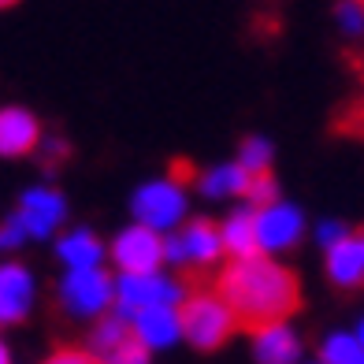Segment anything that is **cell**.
<instances>
[{
  "label": "cell",
  "mask_w": 364,
  "mask_h": 364,
  "mask_svg": "<svg viewBox=\"0 0 364 364\" xmlns=\"http://www.w3.org/2000/svg\"><path fill=\"white\" fill-rule=\"evenodd\" d=\"M216 297L227 305L235 327L257 338L275 327H287V320L301 312L297 275L268 257L230 260L216 279Z\"/></svg>",
  "instance_id": "obj_1"
},
{
  "label": "cell",
  "mask_w": 364,
  "mask_h": 364,
  "mask_svg": "<svg viewBox=\"0 0 364 364\" xmlns=\"http://www.w3.org/2000/svg\"><path fill=\"white\" fill-rule=\"evenodd\" d=\"M175 316H178V331L186 335V342L201 353L223 350V346L230 342V335L238 331L235 320H230V312H227V305L208 290H190L178 301Z\"/></svg>",
  "instance_id": "obj_2"
},
{
  "label": "cell",
  "mask_w": 364,
  "mask_h": 364,
  "mask_svg": "<svg viewBox=\"0 0 364 364\" xmlns=\"http://www.w3.org/2000/svg\"><path fill=\"white\" fill-rule=\"evenodd\" d=\"M90 353L101 364H145L149 360V346L138 335V323L123 316V312H108L97 320L93 335H90Z\"/></svg>",
  "instance_id": "obj_3"
},
{
  "label": "cell",
  "mask_w": 364,
  "mask_h": 364,
  "mask_svg": "<svg viewBox=\"0 0 364 364\" xmlns=\"http://www.w3.org/2000/svg\"><path fill=\"white\" fill-rule=\"evenodd\" d=\"M112 260L123 275H153L168 260V242L153 227H130L112 242Z\"/></svg>",
  "instance_id": "obj_4"
},
{
  "label": "cell",
  "mask_w": 364,
  "mask_h": 364,
  "mask_svg": "<svg viewBox=\"0 0 364 364\" xmlns=\"http://www.w3.org/2000/svg\"><path fill=\"white\" fill-rule=\"evenodd\" d=\"M186 290L175 279H156V275H123L115 287V301H119L123 316L127 312H149V309H171L175 301H182Z\"/></svg>",
  "instance_id": "obj_5"
},
{
  "label": "cell",
  "mask_w": 364,
  "mask_h": 364,
  "mask_svg": "<svg viewBox=\"0 0 364 364\" xmlns=\"http://www.w3.org/2000/svg\"><path fill=\"white\" fill-rule=\"evenodd\" d=\"M327 279L338 294H360L364 290V227H353L327 245Z\"/></svg>",
  "instance_id": "obj_6"
},
{
  "label": "cell",
  "mask_w": 364,
  "mask_h": 364,
  "mask_svg": "<svg viewBox=\"0 0 364 364\" xmlns=\"http://www.w3.org/2000/svg\"><path fill=\"white\" fill-rule=\"evenodd\" d=\"M115 297V287L112 279L101 272V268H82V272H71L68 279H63L60 287V301L68 305L71 312H101L108 309V301Z\"/></svg>",
  "instance_id": "obj_7"
},
{
  "label": "cell",
  "mask_w": 364,
  "mask_h": 364,
  "mask_svg": "<svg viewBox=\"0 0 364 364\" xmlns=\"http://www.w3.org/2000/svg\"><path fill=\"white\" fill-rule=\"evenodd\" d=\"M182 208H186V197L175 182H149L134 197V216L141 220V227L153 230H164L175 220H182Z\"/></svg>",
  "instance_id": "obj_8"
},
{
  "label": "cell",
  "mask_w": 364,
  "mask_h": 364,
  "mask_svg": "<svg viewBox=\"0 0 364 364\" xmlns=\"http://www.w3.org/2000/svg\"><path fill=\"white\" fill-rule=\"evenodd\" d=\"M41 149V123L26 108H0V156L19 160Z\"/></svg>",
  "instance_id": "obj_9"
},
{
  "label": "cell",
  "mask_w": 364,
  "mask_h": 364,
  "mask_svg": "<svg viewBox=\"0 0 364 364\" xmlns=\"http://www.w3.org/2000/svg\"><path fill=\"white\" fill-rule=\"evenodd\" d=\"M63 212H68V205H63V197L56 190H30L19 201V212H15V216L23 220L26 235L45 238V235H53V227L63 220Z\"/></svg>",
  "instance_id": "obj_10"
},
{
  "label": "cell",
  "mask_w": 364,
  "mask_h": 364,
  "mask_svg": "<svg viewBox=\"0 0 364 364\" xmlns=\"http://www.w3.org/2000/svg\"><path fill=\"white\" fill-rule=\"evenodd\" d=\"M257 230H260V250H290L301 238V216L290 205H268L257 212Z\"/></svg>",
  "instance_id": "obj_11"
},
{
  "label": "cell",
  "mask_w": 364,
  "mask_h": 364,
  "mask_svg": "<svg viewBox=\"0 0 364 364\" xmlns=\"http://www.w3.org/2000/svg\"><path fill=\"white\" fill-rule=\"evenodd\" d=\"M30 297H34V287H30L26 268L4 264L0 268V323H19L30 309Z\"/></svg>",
  "instance_id": "obj_12"
},
{
  "label": "cell",
  "mask_w": 364,
  "mask_h": 364,
  "mask_svg": "<svg viewBox=\"0 0 364 364\" xmlns=\"http://www.w3.org/2000/svg\"><path fill=\"white\" fill-rule=\"evenodd\" d=\"M223 253L230 260H245V257H260V230H257V208H242L227 220L223 227Z\"/></svg>",
  "instance_id": "obj_13"
},
{
  "label": "cell",
  "mask_w": 364,
  "mask_h": 364,
  "mask_svg": "<svg viewBox=\"0 0 364 364\" xmlns=\"http://www.w3.org/2000/svg\"><path fill=\"white\" fill-rule=\"evenodd\" d=\"M138 323V335L145 338V346H171V338L178 335V316L171 309H149V312H138L134 316Z\"/></svg>",
  "instance_id": "obj_14"
},
{
  "label": "cell",
  "mask_w": 364,
  "mask_h": 364,
  "mask_svg": "<svg viewBox=\"0 0 364 364\" xmlns=\"http://www.w3.org/2000/svg\"><path fill=\"white\" fill-rule=\"evenodd\" d=\"M101 242H97L90 230H75L60 242V257L71 264V272H82V268H97V260H101Z\"/></svg>",
  "instance_id": "obj_15"
},
{
  "label": "cell",
  "mask_w": 364,
  "mask_h": 364,
  "mask_svg": "<svg viewBox=\"0 0 364 364\" xmlns=\"http://www.w3.org/2000/svg\"><path fill=\"white\" fill-rule=\"evenodd\" d=\"M201 190L212 193V197H227V193L245 197V190H250V171H245L242 164H223V168L201 175Z\"/></svg>",
  "instance_id": "obj_16"
},
{
  "label": "cell",
  "mask_w": 364,
  "mask_h": 364,
  "mask_svg": "<svg viewBox=\"0 0 364 364\" xmlns=\"http://www.w3.org/2000/svg\"><path fill=\"white\" fill-rule=\"evenodd\" d=\"M257 360L260 364H294L297 360V338L287 327H275L257 338Z\"/></svg>",
  "instance_id": "obj_17"
},
{
  "label": "cell",
  "mask_w": 364,
  "mask_h": 364,
  "mask_svg": "<svg viewBox=\"0 0 364 364\" xmlns=\"http://www.w3.org/2000/svg\"><path fill=\"white\" fill-rule=\"evenodd\" d=\"M320 364H364V346L350 335H331L320 350Z\"/></svg>",
  "instance_id": "obj_18"
},
{
  "label": "cell",
  "mask_w": 364,
  "mask_h": 364,
  "mask_svg": "<svg viewBox=\"0 0 364 364\" xmlns=\"http://www.w3.org/2000/svg\"><path fill=\"white\" fill-rule=\"evenodd\" d=\"M268 160H272V145L264 138H245L242 141V168L245 171H268Z\"/></svg>",
  "instance_id": "obj_19"
},
{
  "label": "cell",
  "mask_w": 364,
  "mask_h": 364,
  "mask_svg": "<svg viewBox=\"0 0 364 364\" xmlns=\"http://www.w3.org/2000/svg\"><path fill=\"white\" fill-rule=\"evenodd\" d=\"M168 182H175L178 190H186V186H193V182H201V171H197V164H193V160L175 156V160H171V168H168Z\"/></svg>",
  "instance_id": "obj_20"
},
{
  "label": "cell",
  "mask_w": 364,
  "mask_h": 364,
  "mask_svg": "<svg viewBox=\"0 0 364 364\" xmlns=\"http://www.w3.org/2000/svg\"><path fill=\"white\" fill-rule=\"evenodd\" d=\"M335 130H338V134H360L364 138V101L346 108L338 119H335Z\"/></svg>",
  "instance_id": "obj_21"
},
{
  "label": "cell",
  "mask_w": 364,
  "mask_h": 364,
  "mask_svg": "<svg viewBox=\"0 0 364 364\" xmlns=\"http://www.w3.org/2000/svg\"><path fill=\"white\" fill-rule=\"evenodd\" d=\"M45 364H101L90 350H75V346H60V350L48 357Z\"/></svg>",
  "instance_id": "obj_22"
},
{
  "label": "cell",
  "mask_w": 364,
  "mask_h": 364,
  "mask_svg": "<svg viewBox=\"0 0 364 364\" xmlns=\"http://www.w3.org/2000/svg\"><path fill=\"white\" fill-rule=\"evenodd\" d=\"M68 156H71V145L63 138H48L45 149H41V164H45V168H60Z\"/></svg>",
  "instance_id": "obj_23"
},
{
  "label": "cell",
  "mask_w": 364,
  "mask_h": 364,
  "mask_svg": "<svg viewBox=\"0 0 364 364\" xmlns=\"http://www.w3.org/2000/svg\"><path fill=\"white\" fill-rule=\"evenodd\" d=\"M338 19H342V26L346 30H353V34H357V30H364V11L357 8V0H338Z\"/></svg>",
  "instance_id": "obj_24"
},
{
  "label": "cell",
  "mask_w": 364,
  "mask_h": 364,
  "mask_svg": "<svg viewBox=\"0 0 364 364\" xmlns=\"http://www.w3.org/2000/svg\"><path fill=\"white\" fill-rule=\"evenodd\" d=\"M23 235H26L23 220H19V216H11L4 227H0V250H11V245H19V242H23Z\"/></svg>",
  "instance_id": "obj_25"
},
{
  "label": "cell",
  "mask_w": 364,
  "mask_h": 364,
  "mask_svg": "<svg viewBox=\"0 0 364 364\" xmlns=\"http://www.w3.org/2000/svg\"><path fill=\"white\" fill-rule=\"evenodd\" d=\"M342 235H346V227H342V223H327V227L320 230V242H323V245H335Z\"/></svg>",
  "instance_id": "obj_26"
},
{
  "label": "cell",
  "mask_w": 364,
  "mask_h": 364,
  "mask_svg": "<svg viewBox=\"0 0 364 364\" xmlns=\"http://www.w3.org/2000/svg\"><path fill=\"white\" fill-rule=\"evenodd\" d=\"M353 68H357V78L364 82V56H353Z\"/></svg>",
  "instance_id": "obj_27"
},
{
  "label": "cell",
  "mask_w": 364,
  "mask_h": 364,
  "mask_svg": "<svg viewBox=\"0 0 364 364\" xmlns=\"http://www.w3.org/2000/svg\"><path fill=\"white\" fill-rule=\"evenodd\" d=\"M0 364H11V357H8V350L0 346Z\"/></svg>",
  "instance_id": "obj_28"
},
{
  "label": "cell",
  "mask_w": 364,
  "mask_h": 364,
  "mask_svg": "<svg viewBox=\"0 0 364 364\" xmlns=\"http://www.w3.org/2000/svg\"><path fill=\"white\" fill-rule=\"evenodd\" d=\"M15 4H19V0H0V11H4V8H15Z\"/></svg>",
  "instance_id": "obj_29"
},
{
  "label": "cell",
  "mask_w": 364,
  "mask_h": 364,
  "mask_svg": "<svg viewBox=\"0 0 364 364\" xmlns=\"http://www.w3.org/2000/svg\"><path fill=\"white\" fill-rule=\"evenodd\" d=\"M360 346H364V323H360Z\"/></svg>",
  "instance_id": "obj_30"
},
{
  "label": "cell",
  "mask_w": 364,
  "mask_h": 364,
  "mask_svg": "<svg viewBox=\"0 0 364 364\" xmlns=\"http://www.w3.org/2000/svg\"><path fill=\"white\" fill-rule=\"evenodd\" d=\"M357 8H360V11H364V0H357Z\"/></svg>",
  "instance_id": "obj_31"
}]
</instances>
